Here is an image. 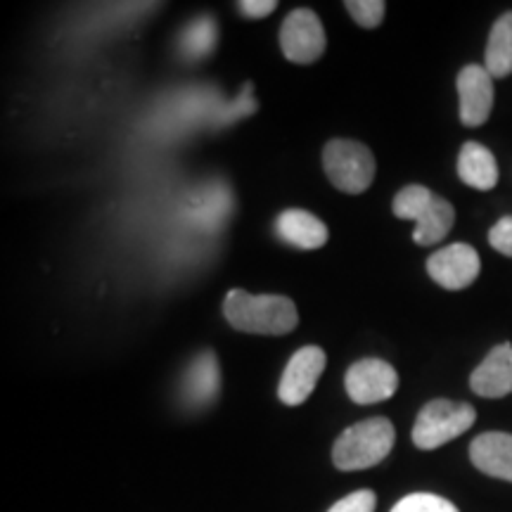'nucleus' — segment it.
<instances>
[{
    "label": "nucleus",
    "mask_w": 512,
    "mask_h": 512,
    "mask_svg": "<svg viewBox=\"0 0 512 512\" xmlns=\"http://www.w3.org/2000/svg\"><path fill=\"white\" fill-rule=\"evenodd\" d=\"M223 316L235 330L247 335H287L297 328L299 313L283 294H249L230 290L223 302Z\"/></svg>",
    "instance_id": "f257e3e1"
},
{
    "label": "nucleus",
    "mask_w": 512,
    "mask_h": 512,
    "mask_svg": "<svg viewBox=\"0 0 512 512\" xmlns=\"http://www.w3.org/2000/svg\"><path fill=\"white\" fill-rule=\"evenodd\" d=\"M396 219L415 221L413 240L420 247L437 245L451 233L453 221H456V209L444 197L434 195L425 185H406L396 192L392 204Z\"/></svg>",
    "instance_id": "f03ea898"
},
{
    "label": "nucleus",
    "mask_w": 512,
    "mask_h": 512,
    "mask_svg": "<svg viewBox=\"0 0 512 512\" xmlns=\"http://www.w3.org/2000/svg\"><path fill=\"white\" fill-rule=\"evenodd\" d=\"M394 425L387 418H370L347 427L332 446V460L339 470H368L380 465L394 448Z\"/></svg>",
    "instance_id": "7ed1b4c3"
},
{
    "label": "nucleus",
    "mask_w": 512,
    "mask_h": 512,
    "mask_svg": "<svg viewBox=\"0 0 512 512\" xmlns=\"http://www.w3.org/2000/svg\"><path fill=\"white\" fill-rule=\"evenodd\" d=\"M477 411L470 403H456L448 399H434L422 408L413 427V444L422 451H434V448L458 439L475 425Z\"/></svg>",
    "instance_id": "20e7f679"
},
{
    "label": "nucleus",
    "mask_w": 512,
    "mask_h": 512,
    "mask_svg": "<svg viewBox=\"0 0 512 512\" xmlns=\"http://www.w3.org/2000/svg\"><path fill=\"white\" fill-rule=\"evenodd\" d=\"M323 166L330 183L349 195H361L373 185L375 157L358 140H330L323 150Z\"/></svg>",
    "instance_id": "39448f33"
},
{
    "label": "nucleus",
    "mask_w": 512,
    "mask_h": 512,
    "mask_svg": "<svg viewBox=\"0 0 512 512\" xmlns=\"http://www.w3.org/2000/svg\"><path fill=\"white\" fill-rule=\"evenodd\" d=\"M280 48L294 64H313L325 50V29L313 10L299 8L280 27Z\"/></svg>",
    "instance_id": "423d86ee"
},
{
    "label": "nucleus",
    "mask_w": 512,
    "mask_h": 512,
    "mask_svg": "<svg viewBox=\"0 0 512 512\" xmlns=\"http://www.w3.org/2000/svg\"><path fill=\"white\" fill-rule=\"evenodd\" d=\"M482 271V261L475 247L465 245V242H453V245L441 247L427 259V273L434 283L444 287V290L458 292L470 287Z\"/></svg>",
    "instance_id": "0eeeda50"
},
{
    "label": "nucleus",
    "mask_w": 512,
    "mask_h": 512,
    "mask_svg": "<svg viewBox=\"0 0 512 512\" xmlns=\"http://www.w3.org/2000/svg\"><path fill=\"white\" fill-rule=\"evenodd\" d=\"M396 389L399 375L382 358H361L347 370V394L361 406L392 399Z\"/></svg>",
    "instance_id": "6e6552de"
},
{
    "label": "nucleus",
    "mask_w": 512,
    "mask_h": 512,
    "mask_svg": "<svg viewBox=\"0 0 512 512\" xmlns=\"http://www.w3.org/2000/svg\"><path fill=\"white\" fill-rule=\"evenodd\" d=\"M325 351L320 347H302L294 351V356L287 361L285 373L280 377L278 396L285 406H299L304 403L316 389L325 370Z\"/></svg>",
    "instance_id": "1a4fd4ad"
},
{
    "label": "nucleus",
    "mask_w": 512,
    "mask_h": 512,
    "mask_svg": "<svg viewBox=\"0 0 512 512\" xmlns=\"http://www.w3.org/2000/svg\"><path fill=\"white\" fill-rule=\"evenodd\" d=\"M460 121L477 128L489 121L494 110V76L482 64H467L458 74Z\"/></svg>",
    "instance_id": "9d476101"
},
{
    "label": "nucleus",
    "mask_w": 512,
    "mask_h": 512,
    "mask_svg": "<svg viewBox=\"0 0 512 512\" xmlns=\"http://www.w3.org/2000/svg\"><path fill=\"white\" fill-rule=\"evenodd\" d=\"M221 392V368L214 351H202L185 368L181 399L190 408H207Z\"/></svg>",
    "instance_id": "9b49d317"
},
{
    "label": "nucleus",
    "mask_w": 512,
    "mask_h": 512,
    "mask_svg": "<svg viewBox=\"0 0 512 512\" xmlns=\"http://www.w3.org/2000/svg\"><path fill=\"white\" fill-rule=\"evenodd\" d=\"M470 389L484 399L512 394V344H498L470 375Z\"/></svg>",
    "instance_id": "f8f14e48"
},
{
    "label": "nucleus",
    "mask_w": 512,
    "mask_h": 512,
    "mask_svg": "<svg viewBox=\"0 0 512 512\" xmlns=\"http://www.w3.org/2000/svg\"><path fill=\"white\" fill-rule=\"evenodd\" d=\"M470 460L484 475L512 482V434L484 432L470 444Z\"/></svg>",
    "instance_id": "ddd939ff"
},
{
    "label": "nucleus",
    "mask_w": 512,
    "mask_h": 512,
    "mask_svg": "<svg viewBox=\"0 0 512 512\" xmlns=\"http://www.w3.org/2000/svg\"><path fill=\"white\" fill-rule=\"evenodd\" d=\"M275 233L287 245L318 249L328 242V226L304 209H287L275 219Z\"/></svg>",
    "instance_id": "4468645a"
},
{
    "label": "nucleus",
    "mask_w": 512,
    "mask_h": 512,
    "mask_svg": "<svg viewBox=\"0 0 512 512\" xmlns=\"http://www.w3.org/2000/svg\"><path fill=\"white\" fill-rule=\"evenodd\" d=\"M458 176L460 181L475 190H494L498 183V164L494 152L482 143H475V140H467V143L460 147L458 155Z\"/></svg>",
    "instance_id": "2eb2a0df"
},
{
    "label": "nucleus",
    "mask_w": 512,
    "mask_h": 512,
    "mask_svg": "<svg viewBox=\"0 0 512 512\" xmlns=\"http://www.w3.org/2000/svg\"><path fill=\"white\" fill-rule=\"evenodd\" d=\"M484 67L494 79L512 74V12L496 19L484 53Z\"/></svg>",
    "instance_id": "dca6fc26"
},
{
    "label": "nucleus",
    "mask_w": 512,
    "mask_h": 512,
    "mask_svg": "<svg viewBox=\"0 0 512 512\" xmlns=\"http://www.w3.org/2000/svg\"><path fill=\"white\" fill-rule=\"evenodd\" d=\"M216 41H219V29L209 15L195 17L190 24H185L181 36H178V53L185 60L197 62L214 53Z\"/></svg>",
    "instance_id": "f3484780"
},
{
    "label": "nucleus",
    "mask_w": 512,
    "mask_h": 512,
    "mask_svg": "<svg viewBox=\"0 0 512 512\" xmlns=\"http://www.w3.org/2000/svg\"><path fill=\"white\" fill-rule=\"evenodd\" d=\"M392 512H458L456 505L434 494H411L401 498Z\"/></svg>",
    "instance_id": "a211bd4d"
},
{
    "label": "nucleus",
    "mask_w": 512,
    "mask_h": 512,
    "mask_svg": "<svg viewBox=\"0 0 512 512\" xmlns=\"http://www.w3.org/2000/svg\"><path fill=\"white\" fill-rule=\"evenodd\" d=\"M349 15L354 17V22L363 29H377L384 19V10L387 5L382 0H349L347 3Z\"/></svg>",
    "instance_id": "6ab92c4d"
},
{
    "label": "nucleus",
    "mask_w": 512,
    "mask_h": 512,
    "mask_svg": "<svg viewBox=\"0 0 512 512\" xmlns=\"http://www.w3.org/2000/svg\"><path fill=\"white\" fill-rule=\"evenodd\" d=\"M377 496L370 489L354 491V494L344 496L342 501H337L328 512H375Z\"/></svg>",
    "instance_id": "aec40b11"
},
{
    "label": "nucleus",
    "mask_w": 512,
    "mask_h": 512,
    "mask_svg": "<svg viewBox=\"0 0 512 512\" xmlns=\"http://www.w3.org/2000/svg\"><path fill=\"white\" fill-rule=\"evenodd\" d=\"M489 242L496 252L512 256V216H503L494 228L489 230Z\"/></svg>",
    "instance_id": "412c9836"
},
{
    "label": "nucleus",
    "mask_w": 512,
    "mask_h": 512,
    "mask_svg": "<svg viewBox=\"0 0 512 512\" xmlns=\"http://www.w3.org/2000/svg\"><path fill=\"white\" fill-rule=\"evenodd\" d=\"M275 8H278L275 0H240L238 3V10L249 19L268 17Z\"/></svg>",
    "instance_id": "4be33fe9"
}]
</instances>
